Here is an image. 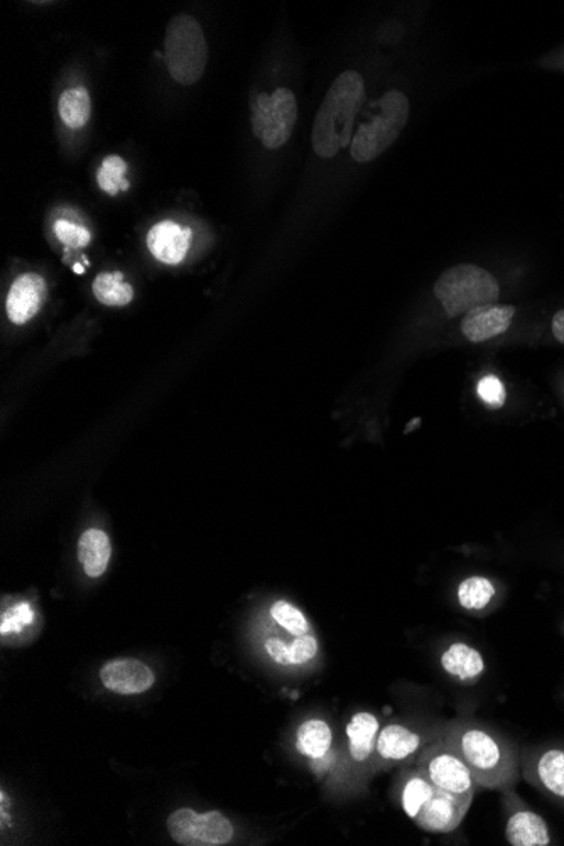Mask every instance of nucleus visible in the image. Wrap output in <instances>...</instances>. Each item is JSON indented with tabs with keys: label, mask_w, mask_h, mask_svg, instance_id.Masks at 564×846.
<instances>
[{
	"label": "nucleus",
	"mask_w": 564,
	"mask_h": 846,
	"mask_svg": "<svg viewBox=\"0 0 564 846\" xmlns=\"http://www.w3.org/2000/svg\"><path fill=\"white\" fill-rule=\"evenodd\" d=\"M440 666L451 679L462 685H473L487 670L484 654L462 641L451 642L441 651Z\"/></svg>",
	"instance_id": "16"
},
{
	"label": "nucleus",
	"mask_w": 564,
	"mask_h": 846,
	"mask_svg": "<svg viewBox=\"0 0 564 846\" xmlns=\"http://www.w3.org/2000/svg\"><path fill=\"white\" fill-rule=\"evenodd\" d=\"M534 782L564 801V748H548L535 758Z\"/></svg>",
	"instance_id": "20"
},
{
	"label": "nucleus",
	"mask_w": 564,
	"mask_h": 846,
	"mask_svg": "<svg viewBox=\"0 0 564 846\" xmlns=\"http://www.w3.org/2000/svg\"><path fill=\"white\" fill-rule=\"evenodd\" d=\"M377 109V115L360 125L350 144V156L360 165L374 161L384 155L403 134L409 121V99L399 90L385 93L379 100Z\"/></svg>",
	"instance_id": "5"
},
{
	"label": "nucleus",
	"mask_w": 564,
	"mask_h": 846,
	"mask_svg": "<svg viewBox=\"0 0 564 846\" xmlns=\"http://www.w3.org/2000/svg\"><path fill=\"white\" fill-rule=\"evenodd\" d=\"M59 117L70 128H81L87 125L92 115V100L84 87H74L65 90L59 97Z\"/></svg>",
	"instance_id": "22"
},
{
	"label": "nucleus",
	"mask_w": 564,
	"mask_h": 846,
	"mask_svg": "<svg viewBox=\"0 0 564 846\" xmlns=\"http://www.w3.org/2000/svg\"><path fill=\"white\" fill-rule=\"evenodd\" d=\"M438 733V732H437ZM437 733H425L419 729H410L401 723H391L379 732L375 754L381 763L387 766L409 763L418 757L419 752L431 742Z\"/></svg>",
	"instance_id": "9"
},
{
	"label": "nucleus",
	"mask_w": 564,
	"mask_h": 846,
	"mask_svg": "<svg viewBox=\"0 0 564 846\" xmlns=\"http://www.w3.org/2000/svg\"><path fill=\"white\" fill-rule=\"evenodd\" d=\"M55 235L59 242L65 244L70 249H83L92 242V234H90L89 228L81 227V225L70 221H63V218L55 224Z\"/></svg>",
	"instance_id": "27"
},
{
	"label": "nucleus",
	"mask_w": 564,
	"mask_h": 846,
	"mask_svg": "<svg viewBox=\"0 0 564 846\" xmlns=\"http://www.w3.org/2000/svg\"><path fill=\"white\" fill-rule=\"evenodd\" d=\"M512 799V810L507 813L506 838L512 846H548L551 845L550 826L541 814L520 804V799L506 789Z\"/></svg>",
	"instance_id": "11"
},
{
	"label": "nucleus",
	"mask_w": 564,
	"mask_h": 846,
	"mask_svg": "<svg viewBox=\"0 0 564 846\" xmlns=\"http://www.w3.org/2000/svg\"><path fill=\"white\" fill-rule=\"evenodd\" d=\"M381 723L372 713L353 714L347 725V738H349V754L353 763L363 764L375 754Z\"/></svg>",
	"instance_id": "18"
},
{
	"label": "nucleus",
	"mask_w": 564,
	"mask_h": 846,
	"mask_svg": "<svg viewBox=\"0 0 564 846\" xmlns=\"http://www.w3.org/2000/svg\"><path fill=\"white\" fill-rule=\"evenodd\" d=\"M297 121V102L290 89H275L271 95L252 102L253 136L268 149H281L290 140Z\"/></svg>",
	"instance_id": "7"
},
{
	"label": "nucleus",
	"mask_w": 564,
	"mask_h": 846,
	"mask_svg": "<svg viewBox=\"0 0 564 846\" xmlns=\"http://www.w3.org/2000/svg\"><path fill=\"white\" fill-rule=\"evenodd\" d=\"M93 294L105 306H127L134 297L131 284L122 272H102L93 282Z\"/></svg>",
	"instance_id": "23"
},
{
	"label": "nucleus",
	"mask_w": 564,
	"mask_h": 846,
	"mask_svg": "<svg viewBox=\"0 0 564 846\" xmlns=\"http://www.w3.org/2000/svg\"><path fill=\"white\" fill-rule=\"evenodd\" d=\"M516 308L509 305H488L466 313L462 319V334L472 343H482L506 334L512 325Z\"/></svg>",
	"instance_id": "15"
},
{
	"label": "nucleus",
	"mask_w": 564,
	"mask_h": 846,
	"mask_svg": "<svg viewBox=\"0 0 564 846\" xmlns=\"http://www.w3.org/2000/svg\"><path fill=\"white\" fill-rule=\"evenodd\" d=\"M473 799L437 789L432 798L419 811L415 823L428 833H451L459 828L469 813Z\"/></svg>",
	"instance_id": "10"
},
{
	"label": "nucleus",
	"mask_w": 564,
	"mask_h": 846,
	"mask_svg": "<svg viewBox=\"0 0 564 846\" xmlns=\"http://www.w3.org/2000/svg\"><path fill=\"white\" fill-rule=\"evenodd\" d=\"M495 594L497 590L490 579L485 576H470L460 583L456 598L462 609L469 612H482L494 600Z\"/></svg>",
	"instance_id": "24"
},
{
	"label": "nucleus",
	"mask_w": 564,
	"mask_h": 846,
	"mask_svg": "<svg viewBox=\"0 0 564 846\" xmlns=\"http://www.w3.org/2000/svg\"><path fill=\"white\" fill-rule=\"evenodd\" d=\"M476 393L490 407H503L507 401L506 388L495 375H487V377L482 379L481 384L476 387Z\"/></svg>",
	"instance_id": "30"
},
{
	"label": "nucleus",
	"mask_w": 564,
	"mask_h": 846,
	"mask_svg": "<svg viewBox=\"0 0 564 846\" xmlns=\"http://www.w3.org/2000/svg\"><path fill=\"white\" fill-rule=\"evenodd\" d=\"M438 733L460 752L478 788L506 791L516 785L519 777L517 754L503 736L470 720L448 723Z\"/></svg>",
	"instance_id": "1"
},
{
	"label": "nucleus",
	"mask_w": 564,
	"mask_h": 846,
	"mask_svg": "<svg viewBox=\"0 0 564 846\" xmlns=\"http://www.w3.org/2000/svg\"><path fill=\"white\" fill-rule=\"evenodd\" d=\"M551 330H553L554 338L564 345V309H561V312L553 316Z\"/></svg>",
	"instance_id": "31"
},
{
	"label": "nucleus",
	"mask_w": 564,
	"mask_h": 846,
	"mask_svg": "<svg viewBox=\"0 0 564 846\" xmlns=\"http://www.w3.org/2000/svg\"><path fill=\"white\" fill-rule=\"evenodd\" d=\"M33 620L34 612L31 609V605L23 601V604L14 605L11 610H8L2 616V629L0 631L4 635L9 634V632H19L24 625L33 622Z\"/></svg>",
	"instance_id": "29"
},
{
	"label": "nucleus",
	"mask_w": 564,
	"mask_h": 846,
	"mask_svg": "<svg viewBox=\"0 0 564 846\" xmlns=\"http://www.w3.org/2000/svg\"><path fill=\"white\" fill-rule=\"evenodd\" d=\"M437 789V786L432 785L431 780L418 767L404 774L403 786L399 789L401 806H403L404 813L415 821L419 811L425 808L426 802L432 798Z\"/></svg>",
	"instance_id": "21"
},
{
	"label": "nucleus",
	"mask_w": 564,
	"mask_h": 846,
	"mask_svg": "<svg viewBox=\"0 0 564 846\" xmlns=\"http://www.w3.org/2000/svg\"><path fill=\"white\" fill-rule=\"evenodd\" d=\"M165 61L169 75L178 83L190 87L202 80L208 63V45L202 24L193 15L178 14L169 21Z\"/></svg>",
	"instance_id": "4"
},
{
	"label": "nucleus",
	"mask_w": 564,
	"mask_h": 846,
	"mask_svg": "<svg viewBox=\"0 0 564 846\" xmlns=\"http://www.w3.org/2000/svg\"><path fill=\"white\" fill-rule=\"evenodd\" d=\"M269 616L274 620L275 625L282 631L287 632L290 635H305L312 634V625H309L308 619L305 613L301 612L297 607L286 600H278L272 604Z\"/></svg>",
	"instance_id": "25"
},
{
	"label": "nucleus",
	"mask_w": 564,
	"mask_h": 846,
	"mask_svg": "<svg viewBox=\"0 0 564 846\" xmlns=\"http://www.w3.org/2000/svg\"><path fill=\"white\" fill-rule=\"evenodd\" d=\"M125 174H127V165H125L124 159L121 156H109L97 172L100 190L105 191L111 196L119 194V191L128 190L131 184H128Z\"/></svg>",
	"instance_id": "26"
},
{
	"label": "nucleus",
	"mask_w": 564,
	"mask_h": 846,
	"mask_svg": "<svg viewBox=\"0 0 564 846\" xmlns=\"http://www.w3.org/2000/svg\"><path fill=\"white\" fill-rule=\"evenodd\" d=\"M46 296V282L41 275L23 274L19 275L14 282H12L11 290L8 294V303H5V309H8L9 319L14 325H24V323L33 319L43 306V301Z\"/></svg>",
	"instance_id": "13"
},
{
	"label": "nucleus",
	"mask_w": 564,
	"mask_h": 846,
	"mask_svg": "<svg viewBox=\"0 0 564 846\" xmlns=\"http://www.w3.org/2000/svg\"><path fill=\"white\" fill-rule=\"evenodd\" d=\"M103 686L117 695H139L155 685L153 670L137 659H114L100 669Z\"/></svg>",
	"instance_id": "14"
},
{
	"label": "nucleus",
	"mask_w": 564,
	"mask_h": 846,
	"mask_svg": "<svg viewBox=\"0 0 564 846\" xmlns=\"http://www.w3.org/2000/svg\"><path fill=\"white\" fill-rule=\"evenodd\" d=\"M112 556L111 539L102 529H89L78 542V560L90 578H99L109 568Z\"/></svg>",
	"instance_id": "19"
},
{
	"label": "nucleus",
	"mask_w": 564,
	"mask_h": 846,
	"mask_svg": "<svg viewBox=\"0 0 564 846\" xmlns=\"http://www.w3.org/2000/svg\"><path fill=\"white\" fill-rule=\"evenodd\" d=\"M331 744H334V732L325 720H306L297 729V752L312 760V767L316 774L327 772L337 763V758L331 754Z\"/></svg>",
	"instance_id": "12"
},
{
	"label": "nucleus",
	"mask_w": 564,
	"mask_h": 846,
	"mask_svg": "<svg viewBox=\"0 0 564 846\" xmlns=\"http://www.w3.org/2000/svg\"><path fill=\"white\" fill-rule=\"evenodd\" d=\"M450 318L495 305L500 296L497 279L475 264H459L444 271L432 287Z\"/></svg>",
	"instance_id": "3"
},
{
	"label": "nucleus",
	"mask_w": 564,
	"mask_h": 846,
	"mask_svg": "<svg viewBox=\"0 0 564 846\" xmlns=\"http://www.w3.org/2000/svg\"><path fill=\"white\" fill-rule=\"evenodd\" d=\"M191 246V230L174 222H161L147 234L150 253L162 264L177 266L183 262Z\"/></svg>",
	"instance_id": "17"
},
{
	"label": "nucleus",
	"mask_w": 564,
	"mask_h": 846,
	"mask_svg": "<svg viewBox=\"0 0 564 846\" xmlns=\"http://www.w3.org/2000/svg\"><path fill=\"white\" fill-rule=\"evenodd\" d=\"M365 100L362 75L353 70L338 75L319 105L313 122V150L323 159H331L353 139V124Z\"/></svg>",
	"instance_id": "2"
},
{
	"label": "nucleus",
	"mask_w": 564,
	"mask_h": 846,
	"mask_svg": "<svg viewBox=\"0 0 564 846\" xmlns=\"http://www.w3.org/2000/svg\"><path fill=\"white\" fill-rule=\"evenodd\" d=\"M294 639L296 638H293L290 642H287L284 641V639L279 638V635H269V638L264 641L266 654H268V656L271 657V661H274L278 666L294 667Z\"/></svg>",
	"instance_id": "28"
},
{
	"label": "nucleus",
	"mask_w": 564,
	"mask_h": 846,
	"mask_svg": "<svg viewBox=\"0 0 564 846\" xmlns=\"http://www.w3.org/2000/svg\"><path fill=\"white\" fill-rule=\"evenodd\" d=\"M169 835L183 846L227 845L234 836V826L218 811L199 814L193 810H178L169 816Z\"/></svg>",
	"instance_id": "8"
},
{
	"label": "nucleus",
	"mask_w": 564,
	"mask_h": 846,
	"mask_svg": "<svg viewBox=\"0 0 564 846\" xmlns=\"http://www.w3.org/2000/svg\"><path fill=\"white\" fill-rule=\"evenodd\" d=\"M416 767L438 789L453 792L462 798L473 799L478 789L475 777L460 752L450 742L444 741L440 733H437V736L419 752L416 757Z\"/></svg>",
	"instance_id": "6"
}]
</instances>
